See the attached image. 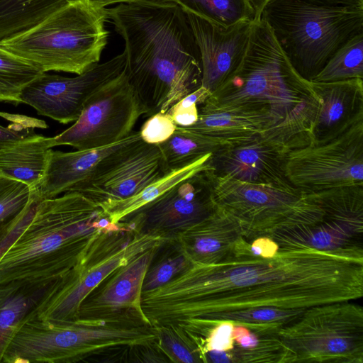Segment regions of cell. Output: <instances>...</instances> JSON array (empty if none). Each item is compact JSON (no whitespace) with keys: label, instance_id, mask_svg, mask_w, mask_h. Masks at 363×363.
Wrapping results in <instances>:
<instances>
[{"label":"cell","instance_id":"obj_1","mask_svg":"<svg viewBox=\"0 0 363 363\" xmlns=\"http://www.w3.org/2000/svg\"><path fill=\"white\" fill-rule=\"evenodd\" d=\"M241 236L230 254L193 264L165 285L141 294L153 326L211 323L223 313L257 308L307 309L363 296V259L311 248L254 255Z\"/></svg>","mask_w":363,"mask_h":363},{"label":"cell","instance_id":"obj_2","mask_svg":"<svg viewBox=\"0 0 363 363\" xmlns=\"http://www.w3.org/2000/svg\"><path fill=\"white\" fill-rule=\"evenodd\" d=\"M125 42V72L147 109L167 112L201 86V54L183 8L173 1L136 0L108 8Z\"/></svg>","mask_w":363,"mask_h":363},{"label":"cell","instance_id":"obj_3","mask_svg":"<svg viewBox=\"0 0 363 363\" xmlns=\"http://www.w3.org/2000/svg\"><path fill=\"white\" fill-rule=\"evenodd\" d=\"M206 101L268 109L281 121L277 128L294 147L312 142L311 128L320 102L313 84L296 70L261 18L252 25L238 67Z\"/></svg>","mask_w":363,"mask_h":363},{"label":"cell","instance_id":"obj_4","mask_svg":"<svg viewBox=\"0 0 363 363\" xmlns=\"http://www.w3.org/2000/svg\"><path fill=\"white\" fill-rule=\"evenodd\" d=\"M111 223L99 204L79 192L42 199L30 223L0 259V282L64 275L97 231Z\"/></svg>","mask_w":363,"mask_h":363},{"label":"cell","instance_id":"obj_5","mask_svg":"<svg viewBox=\"0 0 363 363\" xmlns=\"http://www.w3.org/2000/svg\"><path fill=\"white\" fill-rule=\"evenodd\" d=\"M107 9L96 0H69L0 47L43 72L80 74L99 63L108 43Z\"/></svg>","mask_w":363,"mask_h":363},{"label":"cell","instance_id":"obj_6","mask_svg":"<svg viewBox=\"0 0 363 363\" xmlns=\"http://www.w3.org/2000/svg\"><path fill=\"white\" fill-rule=\"evenodd\" d=\"M152 325L56 322L35 317L14 335L1 363H73L128 356L130 348L157 341Z\"/></svg>","mask_w":363,"mask_h":363},{"label":"cell","instance_id":"obj_7","mask_svg":"<svg viewBox=\"0 0 363 363\" xmlns=\"http://www.w3.org/2000/svg\"><path fill=\"white\" fill-rule=\"evenodd\" d=\"M260 18L296 70L311 81L347 41L363 32V8L271 0Z\"/></svg>","mask_w":363,"mask_h":363},{"label":"cell","instance_id":"obj_8","mask_svg":"<svg viewBox=\"0 0 363 363\" xmlns=\"http://www.w3.org/2000/svg\"><path fill=\"white\" fill-rule=\"evenodd\" d=\"M206 172L216 206L238 224L249 242L315 225L325 216L308 192L291 184H252Z\"/></svg>","mask_w":363,"mask_h":363},{"label":"cell","instance_id":"obj_9","mask_svg":"<svg viewBox=\"0 0 363 363\" xmlns=\"http://www.w3.org/2000/svg\"><path fill=\"white\" fill-rule=\"evenodd\" d=\"M283 363L363 362V309L352 301L315 306L281 326Z\"/></svg>","mask_w":363,"mask_h":363},{"label":"cell","instance_id":"obj_10","mask_svg":"<svg viewBox=\"0 0 363 363\" xmlns=\"http://www.w3.org/2000/svg\"><path fill=\"white\" fill-rule=\"evenodd\" d=\"M167 239L138 234L121 223L99 229L77 263L62 275L60 288L38 318L74 322L82 301L109 274L130 259Z\"/></svg>","mask_w":363,"mask_h":363},{"label":"cell","instance_id":"obj_11","mask_svg":"<svg viewBox=\"0 0 363 363\" xmlns=\"http://www.w3.org/2000/svg\"><path fill=\"white\" fill-rule=\"evenodd\" d=\"M284 169L288 181L306 192L363 184V120L333 139L289 151Z\"/></svg>","mask_w":363,"mask_h":363},{"label":"cell","instance_id":"obj_12","mask_svg":"<svg viewBox=\"0 0 363 363\" xmlns=\"http://www.w3.org/2000/svg\"><path fill=\"white\" fill-rule=\"evenodd\" d=\"M146 114L124 69L91 95L69 128L51 138L52 147L69 145L82 150L108 145L128 136Z\"/></svg>","mask_w":363,"mask_h":363},{"label":"cell","instance_id":"obj_13","mask_svg":"<svg viewBox=\"0 0 363 363\" xmlns=\"http://www.w3.org/2000/svg\"><path fill=\"white\" fill-rule=\"evenodd\" d=\"M216 208L205 169L179 182L118 223L140 235L176 240Z\"/></svg>","mask_w":363,"mask_h":363},{"label":"cell","instance_id":"obj_14","mask_svg":"<svg viewBox=\"0 0 363 363\" xmlns=\"http://www.w3.org/2000/svg\"><path fill=\"white\" fill-rule=\"evenodd\" d=\"M125 67L123 52L75 77L43 72L22 89L20 104H27L38 115L60 123L74 122L91 95L120 75Z\"/></svg>","mask_w":363,"mask_h":363},{"label":"cell","instance_id":"obj_15","mask_svg":"<svg viewBox=\"0 0 363 363\" xmlns=\"http://www.w3.org/2000/svg\"><path fill=\"white\" fill-rule=\"evenodd\" d=\"M164 241L135 256L103 279L81 303L76 321L152 325L141 307L142 286L157 248Z\"/></svg>","mask_w":363,"mask_h":363},{"label":"cell","instance_id":"obj_16","mask_svg":"<svg viewBox=\"0 0 363 363\" xmlns=\"http://www.w3.org/2000/svg\"><path fill=\"white\" fill-rule=\"evenodd\" d=\"M169 171L158 145L143 140L129 147L106 170L79 186V192L99 204L129 198Z\"/></svg>","mask_w":363,"mask_h":363},{"label":"cell","instance_id":"obj_17","mask_svg":"<svg viewBox=\"0 0 363 363\" xmlns=\"http://www.w3.org/2000/svg\"><path fill=\"white\" fill-rule=\"evenodd\" d=\"M201 60V86L216 90L241 62L248 46L253 21L223 27L185 11Z\"/></svg>","mask_w":363,"mask_h":363},{"label":"cell","instance_id":"obj_18","mask_svg":"<svg viewBox=\"0 0 363 363\" xmlns=\"http://www.w3.org/2000/svg\"><path fill=\"white\" fill-rule=\"evenodd\" d=\"M269 131L251 141L212 153L208 161L209 171L247 183L291 184L284 169L289 150Z\"/></svg>","mask_w":363,"mask_h":363},{"label":"cell","instance_id":"obj_19","mask_svg":"<svg viewBox=\"0 0 363 363\" xmlns=\"http://www.w3.org/2000/svg\"><path fill=\"white\" fill-rule=\"evenodd\" d=\"M140 131L108 145L74 152L51 150L45 174L35 189L40 199L74 191L106 170L129 147L141 140Z\"/></svg>","mask_w":363,"mask_h":363},{"label":"cell","instance_id":"obj_20","mask_svg":"<svg viewBox=\"0 0 363 363\" xmlns=\"http://www.w3.org/2000/svg\"><path fill=\"white\" fill-rule=\"evenodd\" d=\"M280 122L264 108L222 106L205 101L199 108L197 121L182 128L214 138L224 147H231L265 135Z\"/></svg>","mask_w":363,"mask_h":363},{"label":"cell","instance_id":"obj_21","mask_svg":"<svg viewBox=\"0 0 363 363\" xmlns=\"http://www.w3.org/2000/svg\"><path fill=\"white\" fill-rule=\"evenodd\" d=\"M312 83L320 99L311 128L312 142L333 139L363 120L362 79Z\"/></svg>","mask_w":363,"mask_h":363},{"label":"cell","instance_id":"obj_22","mask_svg":"<svg viewBox=\"0 0 363 363\" xmlns=\"http://www.w3.org/2000/svg\"><path fill=\"white\" fill-rule=\"evenodd\" d=\"M62 276L48 279L0 282V363L12 337L60 288Z\"/></svg>","mask_w":363,"mask_h":363},{"label":"cell","instance_id":"obj_23","mask_svg":"<svg viewBox=\"0 0 363 363\" xmlns=\"http://www.w3.org/2000/svg\"><path fill=\"white\" fill-rule=\"evenodd\" d=\"M241 236L238 224L217 206L176 240L191 263L211 264L223 260Z\"/></svg>","mask_w":363,"mask_h":363},{"label":"cell","instance_id":"obj_24","mask_svg":"<svg viewBox=\"0 0 363 363\" xmlns=\"http://www.w3.org/2000/svg\"><path fill=\"white\" fill-rule=\"evenodd\" d=\"M52 149L51 138L36 133L8 144L0 150V176L35 189L45 174Z\"/></svg>","mask_w":363,"mask_h":363},{"label":"cell","instance_id":"obj_25","mask_svg":"<svg viewBox=\"0 0 363 363\" xmlns=\"http://www.w3.org/2000/svg\"><path fill=\"white\" fill-rule=\"evenodd\" d=\"M211 154L206 155L182 168L169 172L133 196L104 201L99 205L110 221L118 224L126 216L155 200L179 182L208 169V161Z\"/></svg>","mask_w":363,"mask_h":363},{"label":"cell","instance_id":"obj_26","mask_svg":"<svg viewBox=\"0 0 363 363\" xmlns=\"http://www.w3.org/2000/svg\"><path fill=\"white\" fill-rule=\"evenodd\" d=\"M169 172L182 168L199 158L224 147L211 137L177 126L172 136L158 144Z\"/></svg>","mask_w":363,"mask_h":363},{"label":"cell","instance_id":"obj_27","mask_svg":"<svg viewBox=\"0 0 363 363\" xmlns=\"http://www.w3.org/2000/svg\"><path fill=\"white\" fill-rule=\"evenodd\" d=\"M69 0H0V41L39 23Z\"/></svg>","mask_w":363,"mask_h":363},{"label":"cell","instance_id":"obj_28","mask_svg":"<svg viewBox=\"0 0 363 363\" xmlns=\"http://www.w3.org/2000/svg\"><path fill=\"white\" fill-rule=\"evenodd\" d=\"M184 11L223 27L260 19L250 0H174Z\"/></svg>","mask_w":363,"mask_h":363},{"label":"cell","instance_id":"obj_29","mask_svg":"<svg viewBox=\"0 0 363 363\" xmlns=\"http://www.w3.org/2000/svg\"><path fill=\"white\" fill-rule=\"evenodd\" d=\"M191 262L177 240H167L157 248L145 274L142 292L155 290L170 281Z\"/></svg>","mask_w":363,"mask_h":363},{"label":"cell","instance_id":"obj_30","mask_svg":"<svg viewBox=\"0 0 363 363\" xmlns=\"http://www.w3.org/2000/svg\"><path fill=\"white\" fill-rule=\"evenodd\" d=\"M363 77V32L347 41L311 80L331 82Z\"/></svg>","mask_w":363,"mask_h":363},{"label":"cell","instance_id":"obj_31","mask_svg":"<svg viewBox=\"0 0 363 363\" xmlns=\"http://www.w3.org/2000/svg\"><path fill=\"white\" fill-rule=\"evenodd\" d=\"M43 72L0 47V102L20 104L22 89Z\"/></svg>","mask_w":363,"mask_h":363},{"label":"cell","instance_id":"obj_32","mask_svg":"<svg viewBox=\"0 0 363 363\" xmlns=\"http://www.w3.org/2000/svg\"><path fill=\"white\" fill-rule=\"evenodd\" d=\"M157 345L171 362H206L198 340L176 325L155 326Z\"/></svg>","mask_w":363,"mask_h":363},{"label":"cell","instance_id":"obj_33","mask_svg":"<svg viewBox=\"0 0 363 363\" xmlns=\"http://www.w3.org/2000/svg\"><path fill=\"white\" fill-rule=\"evenodd\" d=\"M34 194L26 184L0 176V228L19 215Z\"/></svg>","mask_w":363,"mask_h":363},{"label":"cell","instance_id":"obj_34","mask_svg":"<svg viewBox=\"0 0 363 363\" xmlns=\"http://www.w3.org/2000/svg\"><path fill=\"white\" fill-rule=\"evenodd\" d=\"M260 337L258 345L252 348H242L235 345L230 350L231 362L283 363L285 349L277 335Z\"/></svg>","mask_w":363,"mask_h":363},{"label":"cell","instance_id":"obj_35","mask_svg":"<svg viewBox=\"0 0 363 363\" xmlns=\"http://www.w3.org/2000/svg\"><path fill=\"white\" fill-rule=\"evenodd\" d=\"M0 117L11 121L7 126L0 125V150L11 143L35 133L37 128H48L43 120L30 116L0 111Z\"/></svg>","mask_w":363,"mask_h":363},{"label":"cell","instance_id":"obj_36","mask_svg":"<svg viewBox=\"0 0 363 363\" xmlns=\"http://www.w3.org/2000/svg\"><path fill=\"white\" fill-rule=\"evenodd\" d=\"M211 94L208 89L201 86L177 101L167 113L177 126L191 125L199 118L198 106L203 104Z\"/></svg>","mask_w":363,"mask_h":363},{"label":"cell","instance_id":"obj_37","mask_svg":"<svg viewBox=\"0 0 363 363\" xmlns=\"http://www.w3.org/2000/svg\"><path fill=\"white\" fill-rule=\"evenodd\" d=\"M41 200L35 191L26 208L15 218L0 228V259L30 223Z\"/></svg>","mask_w":363,"mask_h":363},{"label":"cell","instance_id":"obj_38","mask_svg":"<svg viewBox=\"0 0 363 363\" xmlns=\"http://www.w3.org/2000/svg\"><path fill=\"white\" fill-rule=\"evenodd\" d=\"M177 127L169 113L157 112L145 121L140 130V134L145 143L158 145L169 139Z\"/></svg>","mask_w":363,"mask_h":363},{"label":"cell","instance_id":"obj_39","mask_svg":"<svg viewBox=\"0 0 363 363\" xmlns=\"http://www.w3.org/2000/svg\"><path fill=\"white\" fill-rule=\"evenodd\" d=\"M235 323L232 320L218 321L203 340L201 350L205 354L209 351H230L235 346L233 336Z\"/></svg>","mask_w":363,"mask_h":363},{"label":"cell","instance_id":"obj_40","mask_svg":"<svg viewBox=\"0 0 363 363\" xmlns=\"http://www.w3.org/2000/svg\"><path fill=\"white\" fill-rule=\"evenodd\" d=\"M250 250L255 256L272 257L279 250L278 244L271 238L262 236L253 240L250 242Z\"/></svg>","mask_w":363,"mask_h":363},{"label":"cell","instance_id":"obj_41","mask_svg":"<svg viewBox=\"0 0 363 363\" xmlns=\"http://www.w3.org/2000/svg\"><path fill=\"white\" fill-rule=\"evenodd\" d=\"M235 343L242 348H252L258 345L261 337L242 325H235L233 332Z\"/></svg>","mask_w":363,"mask_h":363},{"label":"cell","instance_id":"obj_42","mask_svg":"<svg viewBox=\"0 0 363 363\" xmlns=\"http://www.w3.org/2000/svg\"><path fill=\"white\" fill-rule=\"evenodd\" d=\"M318 5L359 6L363 8V0H306Z\"/></svg>","mask_w":363,"mask_h":363},{"label":"cell","instance_id":"obj_43","mask_svg":"<svg viewBox=\"0 0 363 363\" xmlns=\"http://www.w3.org/2000/svg\"><path fill=\"white\" fill-rule=\"evenodd\" d=\"M96 1H101L104 4H105L106 6L108 5H111V4H121V3H128V2H130V1H136V0H96Z\"/></svg>","mask_w":363,"mask_h":363},{"label":"cell","instance_id":"obj_44","mask_svg":"<svg viewBox=\"0 0 363 363\" xmlns=\"http://www.w3.org/2000/svg\"><path fill=\"white\" fill-rule=\"evenodd\" d=\"M164 1H174V0H164Z\"/></svg>","mask_w":363,"mask_h":363}]
</instances>
